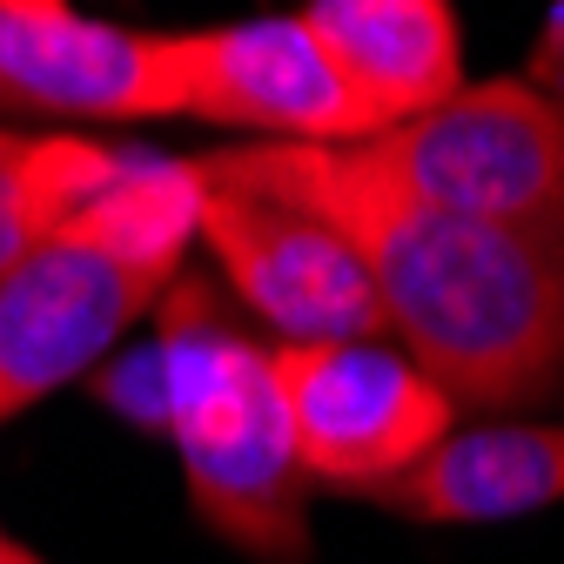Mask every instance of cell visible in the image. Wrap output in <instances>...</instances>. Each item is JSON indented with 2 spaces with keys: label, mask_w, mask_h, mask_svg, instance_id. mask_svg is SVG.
Instances as JSON below:
<instances>
[{
  "label": "cell",
  "mask_w": 564,
  "mask_h": 564,
  "mask_svg": "<svg viewBox=\"0 0 564 564\" xmlns=\"http://www.w3.org/2000/svg\"><path fill=\"white\" fill-rule=\"evenodd\" d=\"M202 182L329 223L364 262L383 336L457 410H518L564 383V229H498L423 208L357 149H216Z\"/></svg>",
  "instance_id": "6da1fadb"
},
{
  "label": "cell",
  "mask_w": 564,
  "mask_h": 564,
  "mask_svg": "<svg viewBox=\"0 0 564 564\" xmlns=\"http://www.w3.org/2000/svg\"><path fill=\"white\" fill-rule=\"evenodd\" d=\"M269 364L303 477L349 498L416 470L457 423V403L383 343H275Z\"/></svg>",
  "instance_id": "5b68a950"
},
{
  "label": "cell",
  "mask_w": 564,
  "mask_h": 564,
  "mask_svg": "<svg viewBox=\"0 0 564 564\" xmlns=\"http://www.w3.org/2000/svg\"><path fill=\"white\" fill-rule=\"evenodd\" d=\"M303 28L336 61L343 88L383 121V134L464 88V34L451 0H316L303 8Z\"/></svg>",
  "instance_id": "9c48e42d"
},
{
  "label": "cell",
  "mask_w": 564,
  "mask_h": 564,
  "mask_svg": "<svg viewBox=\"0 0 564 564\" xmlns=\"http://www.w3.org/2000/svg\"><path fill=\"white\" fill-rule=\"evenodd\" d=\"M202 182V175H195ZM195 236L223 262L229 290L282 343H377L383 310L349 242L290 202L202 182Z\"/></svg>",
  "instance_id": "52a82bcc"
},
{
  "label": "cell",
  "mask_w": 564,
  "mask_h": 564,
  "mask_svg": "<svg viewBox=\"0 0 564 564\" xmlns=\"http://www.w3.org/2000/svg\"><path fill=\"white\" fill-rule=\"evenodd\" d=\"M182 115L249 128L269 149H364L383 121L343 88L336 61L303 28V14H256L229 28L175 34Z\"/></svg>",
  "instance_id": "8992f818"
},
{
  "label": "cell",
  "mask_w": 564,
  "mask_h": 564,
  "mask_svg": "<svg viewBox=\"0 0 564 564\" xmlns=\"http://www.w3.org/2000/svg\"><path fill=\"white\" fill-rule=\"evenodd\" d=\"M423 208L498 229H564V95L538 82H464L444 108L357 149Z\"/></svg>",
  "instance_id": "277c9868"
},
{
  "label": "cell",
  "mask_w": 564,
  "mask_h": 564,
  "mask_svg": "<svg viewBox=\"0 0 564 564\" xmlns=\"http://www.w3.org/2000/svg\"><path fill=\"white\" fill-rule=\"evenodd\" d=\"M162 431L182 457L188 505L223 544L256 564L310 557V477L290 437V410L275 390L269 349L216 316L202 282L162 296Z\"/></svg>",
  "instance_id": "3957f363"
},
{
  "label": "cell",
  "mask_w": 564,
  "mask_h": 564,
  "mask_svg": "<svg viewBox=\"0 0 564 564\" xmlns=\"http://www.w3.org/2000/svg\"><path fill=\"white\" fill-rule=\"evenodd\" d=\"M364 505H383L416 524H498L564 505V423H484L451 431L416 470L370 490Z\"/></svg>",
  "instance_id": "30bf717a"
},
{
  "label": "cell",
  "mask_w": 564,
  "mask_h": 564,
  "mask_svg": "<svg viewBox=\"0 0 564 564\" xmlns=\"http://www.w3.org/2000/svg\"><path fill=\"white\" fill-rule=\"evenodd\" d=\"M195 162L128 155L121 182L0 269V423L88 377L169 290L195 242Z\"/></svg>",
  "instance_id": "7a4b0ae2"
},
{
  "label": "cell",
  "mask_w": 564,
  "mask_h": 564,
  "mask_svg": "<svg viewBox=\"0 0 564 564\" xmlns=\"http://www.w3.org/2000/svg\"><path fill=\"white\" fill-rule=\"evenodd\" d=\"M0 564H47V557H34L28 544H14L8 531H0Z\"/></svg>",
  "instance_id": "7c38bea8"
},
{
  "label": "cell",
  "mask_w": 564,
  "mask_h": 564,
  "mask_svg": "<svg viewBox=\"0 0 564 564\" xmlns=\"http://www.w3.org/2000/svg\"><path fill=\"white\" fill-rule=\"evenodd\" d=\"M121 169L128 155L95 134L0 128V269H14L28 249L75 223L88 202H101L121 182Z\"/></svg>",
  "instance_id": "8fae6325"
},
{
  "label": "cell",
  "mask_w": 564,
  "mask_h": 564,
  "mask_svg": "<svg viewBox=\"0 0 564 564\" xmlns=\"http://www.w3.org/2000/svg\"><path fill=\"white\" fill-rule=\"evenodd\" d=\"M0 108L54 121H175V34L95 21L61 0H0Z\"/></svg>",
  "instance_id": "ba28073f"
}]
</instances>
